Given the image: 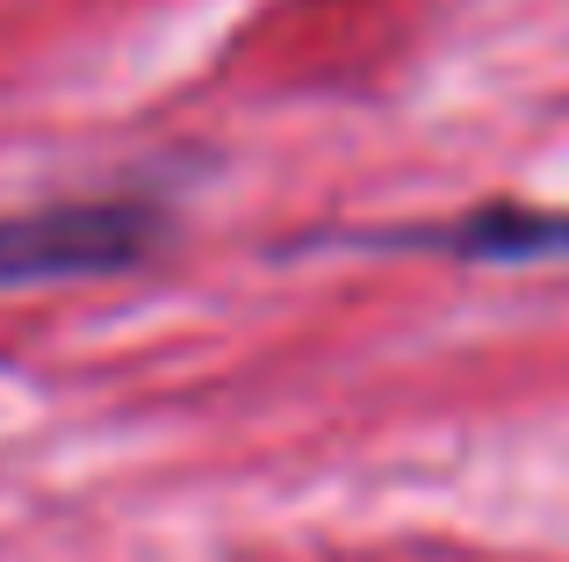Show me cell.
I'll list each match as a JSON object with an SVG mask.
<instances>
[{"instance_id": "6da1fadb", "label": "cell", "mask_w": 569, "mask_h": 562, "mask_svg": "<svg viewBox=\"0 0 569 562\" xmlns=\"http://www.w3.org/2000/svg\"><path fill=\"white\" fill-rule=\"evenodd\" d=\"M167 239L152 202H51V210L0 217V289H43V281H94L144 268Z\"/></svg>"}, {"instance_id": "7a4b0ae2", "label": "cell", "mask_w": 569, "mask_h": 562, "mask_svg": "<svg viewBox=\"0 0 569 562\" xmlns=\"http://www.w3.org/2000/svg\"><path fill=\"white\" fill-rule=\"evenodd\" d=\"M382 245H418V253L483 260V268H527V260H569V217H562V210H519V202H490V210L461 217V224L397 231V239H382Z\"/></svg>"}]
</instances>
